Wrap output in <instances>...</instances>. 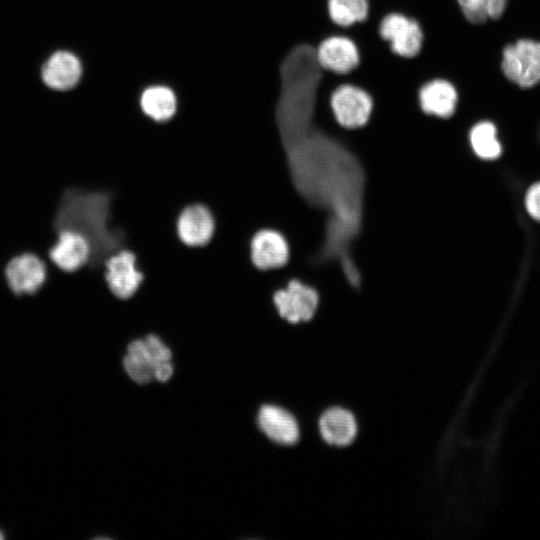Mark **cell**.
Returning <instances> with one entry per match:
<instances>
[{"label": "cell", "mask_w": 540, "mask_h": 540, "mask_svg": "<svg viewBox=\"0 0 540 540\" xmlns=\"http://www.w3.org/2000/svg\"><path fill=\"white\" fill-rule=\"evenodd\" d=\"M316 102L307 90L281 92L276 125L296 191L327 215L314 261L338 262L348 283L358 288L361 275L351 247L362 229L365 172L351 149L316 121Z\"/></svg>", "instance_id": "obj_1"}, {"label": "cell", "mask_w": 540, "mask_h": 540, "mask_svg": "<svg viewBox=\"0 0 540 540\" xmlns=\"http://www.w3.org/2000/svg\"><path fill=\"white\" fill-rule=\"evenodd\" d=\"M113 194L107 191L67 189L59 203L53 226L57 231L69 229L84 236L91 247V267L124 248L125 234L110 225Z\"/></svg>", "instance_id": "obj_2"}, {"label": "cell", "mask_w": 540, "mask_h": 540, "mask_svg": "<svg viewBox=\"0 0 540 540\" xmlns=\"http://www.w3.org/2000/svg\"><path fill=\"white\" fill-rule=\"evenodd\" d=\"M500 69L521 88L536 86L540 83V41L523 38L507 44L501 52Z\"/></svg>", "instance_id": "obj_3"}, {"label": "cell", "mask_w": 540, "mask_h": 540, "mask_svg": "<svg viewBox=\"0 0 540 540\" xmlns=\"http://www.w3.org/2000/svg\"><path fill=\"white\" fill-rule=\"evenodd\" d=\"M329 105L336 123L343 129L364 127L373 110L372 96L362 87L341 83L329 96Z\"/></svg>", "instance_id": "obj_4"}, {"label": "cell", "mask_w": 540, "mask_h": 540, "mask_svg": "<svg viewBox=\"0 0 540 540\" xmlns=\"http://www.w3.org/2000/svg\"><path fill=\"white\" fill-rule=\"evenodd\" d=\"M124 358L127 374L137 383L146 384L155 380L157 369L170 362L171 351L156 335L131 342Z\"/></svg>", "instance_id": "obj_5"}, {"label": "cell", "mask_w": 540, "mask_h": 540, "mask_svg": "<svg viewBox=\"0 0 540 540\" xmlns=\"http://www.w3.org/2000/svg\"><path fill=\"white\" fill-rule=\"evenodd\" d=\"M378 34L387 42L392 53L403 58L415 57L424 40L420 23L400 12L384 15L378 25Z\"/></svg>", "instance_id": "obj_6"}, {"label": "cell", "mask_w": 540, "mask_h": 540, "mask_svg": "<svg viewBox=\"0 0 540 540\" xmlns=\"http://www.w3.org/2000/svg\"><path fill=\"white\" fill-rule=\"evenodd\" d=\"M273 302L282 318L290 323H299L309 321L314 316L319 295L311 286L293 279L285 288L274 293Z\"/></svg>", "instance_id": "obj_7"}, {"label": "cell", "mask_w": 540, "mask_h": 540, "mask_svg": "<svg viewBox=\"0 0 540 540\" xmlns=\"http://www.w3.org/2000/svg\"><path fill=\"white\" fill-rule=\"evenodd\" d=\"M315 56L322 70L341 76L353 71L360 62L356 43L342 34L323 38L315 47Z\"/></svg>", "instance_id": "obj_8"}, {"label": "cell", "mask_w": 540, "mask_h": 540, "mask_svg": "<svg viewBox=\"0 0 540 540\" xmlns=\"http://www.w3.org/2000/svg\"><path fill=\"white\" fill-rule=\"evenodd\" d=\"M104 266L107 285L119 299L132 297L144 279L143 273L137 268L135 254L124 248L110 255Z\"/></svg>", "instance_id": "obj_9"}, {"label": "cell", "mask_w": 540, "mask_h": 540, "mask_svg": "<svg viewBox=\"0 0 540 540\" xmlns=\"http://www.w3.org/2000/svg\"><path fill=\"white\" fill-rule=\"evenodd\" d=\"M417 102L425 115L448 119L456 111L458 91L451 81L440 77L433 78L420 85Z\"/></svg>", "instance_id": "obj_10"}, {"label": "cell", "mask_w": 540, "mask_h": 540, "mask_svg": "<svg viewBox=\"0 0 540 540\" xmlns=\"http://www.w3.org/2000/svg\"><path fill=\"white\" fill-rule=\"evenodd\" d=\"M46 275L45 264L32 253L14 257L5 269L9 287L17 295L36 293L44 284Z\"/></svg>", "instance_id": "obj_11"}, {"label": "cell", "mask_w": 540, "mask_h": 540, "mask_svg": "<svg viewBox=\"0 0 540 540\" xmlns=\"http://www.w3.org/2000/svg\"><path fill=\"white\" fill-rule=\"evenodd\" d=\"M251 261L260 270L280 268L289 259V246L285 237L273 229H262L250 242Z\"/></svg>", "instance_id": "obj_12"}, {"label": "cell", "mask_w": 540, "mask_h": 540, "mask_svg": "<svg viewBox=\"0 0 540 540\" xmlns=\"http://www.w3.org/2000/svg\"><path fill=\"white\" fill-rule=\"evenodd\" d=\"M56 243L49 251L52 262L61 270L73 272L90 263L91 247L87 239L76 231H57Z\"/></svg>", "instance_id": "obj_13"}, {"label": "cell", "mask_w": 540, "mask_h": 540, "mask_svg": "<svg viewBox=\"0 0 540 540\" xmlns=\"http://www.w3.org/2000/svg\"><path fill=\"white\" fill-rule=\"evenodd\" d=\"M215 230V221L210 210L203 204L185 207L177 219V233L180 240L188 246L207 244Z\"/></svg>", "instance_id": "obj_14"}, {"label": "cell", "mask_w": 540, "mask_h": 540, "mask_svg": "<svg viewBox=\"0 0 540 540\" xmlns=\"http://www.w3.org/2000/svg\"><path fill=\"white\" fill-rule=\"evenodd\" d=\"M82 66L72 53L60 51L53 54L42 69L44 83L55 90H69L80 80Z\"/></svg>", "instance_id": "obj_15"}, {"label": "cell", "mask_w": 540, "mask_h": 540, "mask_svg": "<svg viewBox=\"0 0 540 540\" xmlns=\"http://www.w3.org/2000/svg\"><path fill=\"white\" fill-rule=\"evenodd\" d=\"M258 424L276 443L291 445L298 440L299 428L295 418L278 406H262L258 413Z\"/></svg>", "instance_id": "obj_16"}, {"label": "cell", "mask_w": 540, "mask_h": 540, "mask_svg": "<svg viewBox=\"0 0 540 540\" xmlns=\"http://www.w3.org/2000/svg\"><path fill=\"white\" fill-rule=\"evenodd\" d=\"M319 430L328 444L346 446L357 434V423L351 412L340 407H333L321 415Z\"/></svg>", "instance_id": "obj_17"}, {"label": "cell", "mask_w": 540, "mask_h": 540, "mask_svg": "<svg viewBox=\"0 0 540 540\" xmlns=\"http://www.w3.org/2000/svg\"><path fill=\"white\" fill-rule=\"evenodd\" d=\"M140 107L145 115L157 122H165L176 113L177 99L166 86H151L140 97Z\"/></svg>", "instance_id": "obj_18"}, {"label": "cell", "mask_w": 540, "mask_h": 540, "mask_svg": "<svg viewBox=\"0 0 540 540\" xmlns=\"http://www.w3.org/2000/svg\"><path fill=\"white\" fill-rule=\"evenodd\" d=\"M468 141L473 152L480 159L495 160L502 153L496 125L490 120L474 123L468 131Z\"/></svg>", "instance_id": "obj_19"}, {"label": "cell", "mask_w": 540, "mask_h": 540, "mask_svg": "<svg viewBox=\"0 0 540 540\" xmlns=\"http://www.w3.org/2000/svg\"><path fill=\"white\" fill-rule=\"evenodd\" d=\"M326 8L334 25L347 28L367 18L369 2L368 0H327Z\"/></svg>", "instance_id": "obj_20"}, {"label": "cell", "mask_w": 540, "mask_h": 540, "mask_svg": "<svg viewBox=\"0 0 540 540\" xmlns=\"http://www.w3.org/2000/svg\"><path fill=\"white\" fill-rule=\"evenodd\" d=\"M463 18L472 25H482L488 22V17L481 0H456Z\"/></svg>", "instance_id": "obj_21"}, {"label": "cell", "mask_w": 540, "mask_h": 540, "mask_svg": "<svg viewBox=\"0 0 540 540\" xmlns=\"http://www.w3.org/2000/svg\"><path fill=\"white\" fill-rule=\"evenodd\" d=\"M524 204L528 214L533 219L540 221V181L528 188Z\"/></svg>", "instance_id": "obj_22"}, {"label": "cell", "mask_w": 540, "mask_h": 540, "mask_svg": "<svg viewBox=\"0 0 540 540\" xmlns=\"http://www.w3.org/2000/svg\"><path fill=\"white\" fill-rule=\"evenodd\" d=\"M488 20H498L502 17L507 6V0H481Z\"/></svg>", "instance_id": "obj_23"}, {"label": "cell", "mask_w": 540, "mask_h": 540, "mask_svg": "<svg viewBox=\"0 0 540 540\" xmlns=\"http://www.w3.org/2000/svg\"><path fill=\"white\" fill-rule=\"evenodd\" d=\"M4 539L3 532L0 530V540Z\"/></svg>", "instance_id": "obj_24"}]
</instances>
